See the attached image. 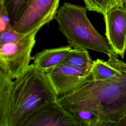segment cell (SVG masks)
I'll return each instance as SVG.
<instances>
[{"instance_id":"obj_1","label":"cell","mask_w":126,"mask_h":126,"mask_svg":"<svg viewBox=\"0 0 126 126\" xmlns=\"http://www.w3.org/2000/svg\"><path fill=\"white\" fill-rule=\"evenodd\" d=\"M107 62L120 70L118 76L90 80L76 90L59 96L58 102L67 111L84 108L95 113L101 126H114L126 110V63L113 56Z\"/></svg>"},{"instance_id":"obj_2","label":"cell","mask_w":126,"mask_h":126,"mask_svg":"<svg viewBox=\"0 0 126 126\" xmlns=\"http://www.w3.org/2000/svg\"><path fill=\"white\" fill-rule=\"evenodd\" d=\"M58 95L44 71L32 63L12 81L8 94L6 126H24L43 106L57 101Z\"/></svg>"},{"instance_id":"obj_3","label":"cell","mask_w":126,"mask_h":126,"mask_svg":"<svg viewBox=\"0 0 126 126\" xmlns=\"http://www.w3.org/2000/svg\"><path fill=\"white\" fill-rule=\"evenodd\" d=\"M87 9L80 5L64 2L58 9L55 18L60 31L74 48L91 50L118 58L107 38L91 24Z\"/></svg>"},{"instance_id":"obj_4","label":"cell","mask_w":126,"mask_h":126,"mask_svg":"<svg viewBox=\"0 0 126 126\" xmlns=\"http://www.w3.org/2000/svg\"><path fill=\"white\" fill-rule=\"evenodd\" d=\"M38 32H32L17 41L0 46V62L12 79L21 75L30 65Z\"/></svg>"},{"instance_id":"obj_5","label":"cell","mask_w":126,"mask_h":126,"mask_svg":"<svg viewBox=\"0 0 126 126\" xmlns=\"http://www.w3.org/2000/svg\"><path fill=\"white\" fill-rule=\"evenodd\" d=\"M60 0H29L13 28L23 34L38 31L55 19Z\"/></svg>"},{"instance_id":"obj_6","label":"cell","mask_w":126,"mask_h":126,"mask_svg":"<svg viewBox=\"0 0 126 126\" xmlns=\"http://www.w3.org/2000/svg\"><path fill=\"white\" fill-rule=\"evenodd\" d=\"M45 73L58 96L69 94L91 79V68L86 69L61 63Z\"/></svg>"},{"instance_id":"obj_7","label":"cell","mask_w":126,"mask_h":126,"mask_svg":"<svg viewBox=\"0 0 126 126\" xmlns=\"http://www.w3.org/2000/svg\"><path fill=\"white\" fill-rule=\"evenodd\" d=\"M103 15L107 40L114 51L124 58L126 51V7L115 6Z\"/></svg>"},{"instance_id":"obj_8","label":"cell","mask_w":126,"mask_h":126,"mask_svg":"<svg viewBox=\"0 0 126 126\" xmlns=\"http://www.w3.org/2000/svg\"><path fill=\"white\" fill-rule=\"evenodd\" d=\"M82 126L76 118L58 100L33 113L24 126Z\"/></svg>"},{"instance_id":"obj_9","label":"cell","mask_w":126,"mask_h":126,"mask_svg":"<svg viewBox=\"0 0 126 126\" xmlns=\"http://www.w3.org/2000/svg\"><path fill=\"white\" fill-rule=\"evenodd\" d=\"M71 49L69 45L44 49L36 54L32 64L45 72L62 63Z\"/></svg>"},{"instance_id":"obj_10","label":"cell","mask_w":126,"mask_h":126,"mask_svg":"<svg viewBox=\"0 0 126 126\" xmlns=\"http://www.w3.org/2000/svg\"><path fill=\"white\" fill-rule=\"evenodd\" d=\"M12 79L0 62V126H6L8 94Z\"/></svg>"},{"instance_id":"obj_11","label":"cell","mask_w":126,"mask_h":126,"mask_svg":"<svg viewBox=\"0 0 126 126\" xmlns=\"http://www.w3.org/2000/svg\"><path fill=\"white\" fill-rule=\"evenodd\" d=\"M120 70L111 65L107 62L100 59L93 61L91 67V80H104L118 76L121 74Z\"/></svg>"},{"instance_id":"obj_12","label":"cell","mask_w":126,"mask_h":126,"mask_svg":"<svg viewBox=\"0 0 126 126\" xmlns=\"http://www.w3.org/2000/svg\"><path fill=\"white\" fill-rule=\"evenodd\" d=\"M93 63V61L90 58L87 50L72 48L62 63L80 68L90 69Z\"/></svg>"},{"instance_id":"obj_13","label":"cell","mask_w":126,"mask_h":126,"mask_svg":"<svg viewBox=\"0 0 126 126\" xmlns=\"http://www.w3.org/2000/svg\"><path fill=\"white\" fill-rule=\"evenodd\" d=\"M83 1L85 7L88 10L103 15L115 6L125 5L126 0H83Z\"/></svg>"},{"instance_id":"obj_14","label":"cell","mask_w":126,"mask_h":126,"mask_svg":"<svg viewBox=\"0 0 126 126\" xmlns=\"http://www.w3.org/2000/svg\"><path fill=\"white\" fill-rule=\"evenodd\" d=\"M68 111L76 118L82 126H101L100 118L91 110L76 108Z\"/></svg>"},{"instance_id":"obj_15","label":"cell","mask_w":126,"mask_h":126,"mask_svg":"<svg viewBox=\"0 0 126 126\" xmlns=\"http://www.w3.org/2000/svg\"><path fill=\"white\" fill-rule=\"evenodd\" d=\"M29 0H4V5L13 25L19 19Z\"/></svg>"},{"instance_id":"obj_16","label":"cell","mask_w":126,"mask_h":126,"mask_svg":"<svg viewBox=\"0 0 126 126\" xmlns=\"http://www.w3.org/2000/svg\"><path fill=\"white\" fill-rule=\"evenodd\" d=\"M27 34H23L17 32L11 27L0 36V46L12 42L17 41L23 38Z\"/></svg>"},{"instance_id":"obj_17","label":"cell","mask_w":126,"mask_h":126,"mask_svg":"<svg viewBox=\"0 0 126 126\" xmlns=\"http://www.w3.org/2000/svg\"><path fill=\"white\" fill-rule=\"evenodd\" d=\"M12 27L10 19L4 5V0H0V36Z\"/></svg>"},{"instance_id":"obj_18","label":"cell","mask_w":126,"mask_h":126,"mask_svg":"<svg viewBox=\"0 0 126 126\" xmlns=\"http://www.w3.org/2000/svg\"><path fill=\"white\" fill-rule=\"evenodd\" d=\"M114 126H126V110Z\"/></svg>"},{"instance_id":"obj_19","label":"cell","mask_w":126,"mask_h":126,"mask_svg":"<svg viewBox=\"0 0 126 126\" xmlns=\"http://www.w3.org/2000/svg\"><path fill=\"white\" fill-rule=\"evenodd\" d=\"M125 6L126 7V2H125Z\"/></svg>"}]
</instances>
